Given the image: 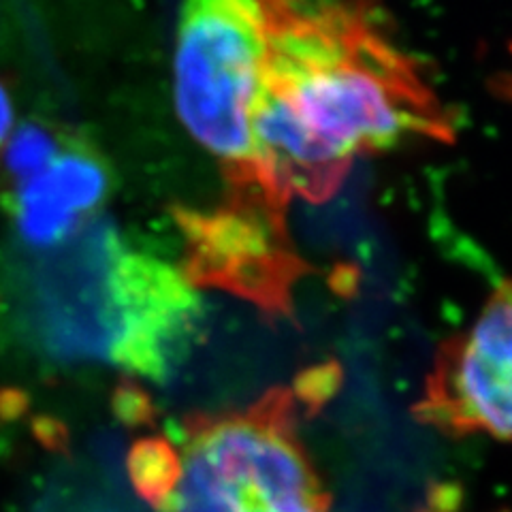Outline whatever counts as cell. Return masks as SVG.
<instances>
[{"mask_svg": "<svg viewBox=\"0 0 512 512\" xmlns=\"http://www.w3.org/2000/svg\"><path fill=\"white\" fill-rule=\"evenodd\" d=\"M13 128V105L5 86L0 84V148L5 146L7 137L11 135Z\"/></svg>", "mask_w": 512, "mask_h": 512, "instance_id": "10", "label": "cell"}, {"mask_svg": "<svg viewBox=\"0 0 512 512\" xmlns=\"http://www.w3.org/2000/svg\"><path fill=\"white\" fill-rule=\"evenodd\" d=\"M109 190L101 156L88 146L67 143L41 173L13 186V216L22 239L54 248L79 229Z\"/></svg>", "mask_w": 512, "mask_h": 512, "instance_id": "7", "label": "cell"}, {"mask_svg": "<svg viewBox=\"0 0 512 512\" xmlns=\"http://www.w3.org/2000/svg\"><path fill=\"white\" fill-rule=\"evenodd\" d=\"M263 56L256 0H186L173 60L175 107L188 133L222 163L227 190L265 188L288 199L256 163L252 143Z\"/></svg>", "mask_w": 512, "mask_h": 512, "instance_id": "4", "label": "cell"}, {"mask_svg": "<svg viewBox=\"0 0 512 512\" xmlns=\"http://www.w3.org/2000/svg\"><path fill=\"white\" fill-rule=\"evenodd\" d=\"M451 500V495L446 493V489H442V493L438 495V506L431 508V512H446V504Z\"/></svg>", "mask_w": 512, "mask_h": 512, "instance_id": "11", "label": "cell"}, {"mask_svg": "<svg viewBox=\"0 0 512 512\" xmlns=\"http://www.w3.org/2000/svg\"><path fill=\"white\" fill-rule=\"evenodd\" d=\"M314 408L295 387L250 406L197 412L173 427L175 468L156 512H333L331 495L299 438Z\"/></svg>", "mask_w": 512, "mask_h": 512, "instance_id": "3", "label": "cell"}, {"mask_svg": "<svg viewBox=\"0 0 512 512\" xmlns=\"http://www.w3.org/2000/svg\"><path fill=\"white\" fill-rule=\"evenodd\" d=\"M412 414L451 436L512 442V280L495 288L470 329L442 344Z\"/></svg>", "mask_w": 512, "mask_h": 512, "instance_id": "6", "label": "cell"}, {"mask_svg": "<svg viewBox=\"0 0 512 512\" xmlns=\"http://www.w3.org/2000/svg\"><path fill=\"white\" fill-rule=\"evenodd\" d=\"M201 299L180 269L128 250L101 229L86 237V278L56 291L35 318L41 344L62 357L114 363L167 380L195 340Z\"/></svg>", "mask_w": 512, "mask_h": 512, "instance_id": "2", "label": "cell"}, {"mask_svg": "<svg viewBox=\"0 0 512 512\" xmlns=\"http://www.w3.org/2000/svg\"><path fill=\"white\" fill-rule=\"evenodd\" d=\"M175 468V453L169 438H143L128 453V474L137 493L152 508L167 493Z\"/></svg>", "mask_w": 512, "mask_h": 512, "instance_id": "9", "label": "cell"}, {"mask_svg": "<svg viewBox=\"0 0 512 512\" xmlns=\"http://www.w3.org/2000/svg\"><path fill=\"white\" fill-rule=\"evenodd\" d=\"M256 3L265 56L250 131L256 163L288 199H331L361 154L453 141V120L374 0Z\"/></svg>", "mask_w": 512, "mask_h": 512, "instance_id": "1", "label": "cell"}, {"mask_svg": "<svg viewBox=\"0 0 512 512\" xmlns=\"http://www.w3.org/2000/svg\"><path fill=\"white\" fill-rule=\"evenodd\" d=\"M62 143L50 131L39 124H24L11 133L3 146V167L18 186L32 175L41 173L60 154Z\"/></svg>", "mask_w": 512, "mask_h": 512, "instance_id": "8", "label": "cell"}, {"mask_svg": "<svg viewBox=\"0 0 512 512\" xmlns=\"http://www.w3.org/2000/svg\"><path fill=\"white\" fill-rule=\"evenodd\" d=\"M84 512H86V510H84Z\"/></svg>", "mask_w": 512, "mask_h": 512, "instance_id": "13", "label": "cell"}, {"mask_svg": "<svg viewBox=\"0 0 512 512\" xmlns=\"http://www.w3.org/2000/svg\"><path fill=\"white\" fill-rule=\"evenodd\" d=\"M286 207L288 201L254 188L227 190L212 210H173L186 244V280L242 297L269 318L291 316L308 265L288 235Z\"/></svg>", "mask_w": 512, "mask_h": 512, "instance_id": "5", "label": "cell"}, {"mask_svg": "<svg viewBox=\"0 0 512 512\" xmlns=\"http://www.w3.org/2000/svg\"><path fill=\"white\" fill-rule=\"evenodd\" d=\"M508 90H510V94H512V79H510V86H508Z\"/></svg>", "mask_w": 512, "mask_h": 512, "instance_id": "12", "label": "cell"}]
</instances>
